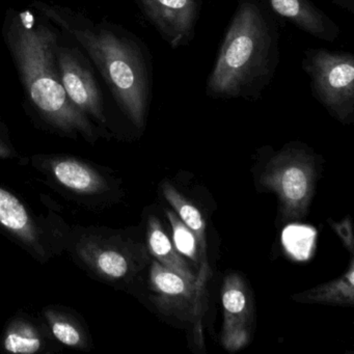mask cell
Listing matches in <instances>:
<instances>
[{"label": "cell", "mask_w": 354, "mask_h": 354, "mask_svg": "<svg viewBox=\"0 0 354 354\" xmlns=\"http://www.w3.org/2000/svg\"><path fill=\"white\" fill-rule=\"evenodd\" d=\"M59 32L35 10L9 9L3 37L24 88L26 107L45 129L62 138L95 145L111 138L72 103L57 59Z\"/></svg>", "instance_id": "obj_1"}, {"label": "cell", "mask_w": 354, "mask_h": 354, "mask_svg": "<svg viewBox=\"0 0 354 354\" xmlns=\"http://www.w3.org/2000/svg\"><path fill=\"white\" fill-rule=\"evenodd\" d=\"M30 7L86 53L134 127L146 125L152 96V66L144 43L126 28L95 21L82 12L43 1Z\"/></svg>", "instance_id": "obj_2"}, {"label": "cell", "mask_w": 354, "mask_h": 354, "mask_svg": "<svg viewBox=\"0 0 354 354\" xmlns=\"http://www.w3.org/2000/svg\"><path fill=\"white\" fill-rule=\"evenodd\" d=\"M279 63V32L262 0H238L207 82L215 99L260 98Z\"/></svg>", "instance_id": "obj_3"}, {"label": "cell", "mask_w": 354, "mask_h": 354, "mask_svg": "<svg viewBox=\"0 0 354 354\" xmlns=\"http://www.w3.org/2000/svg\"><path fill=\"white\" fill-rule=\"evenodd\" d=\"M64 246L91 279L113 287L131 283L148 260L146 248L131 234L98 225H69Z\"/></svg>", "instance_id": "obj_4"}, {"label": "cell", "mask_w": 354, "mask_h": 354, "mask_svg": "<svg viewBox=\"0 0 354 354\" xmlns=\"http://www.w3.org/2000/svg\"><path fill=\"white\" fill-rule=\"evenodd\" d=\"M41 176L43 183L76 205L97 211L117 198L118 182L109 169L71 154H35L19 160Z\"/></svg>", "instance_id": "obj_5"}, {"label": "cell", "mask_w": 354, "mask_h": 354, "mask_svg": "<svg viewBox=\"0 0 354 354\" xmlns=\"http://www.w3.org/2000/svg\"><path fill=\"white\" fill-rule=\"evenodd\" d=\"M69 223L49 210L35 212L13 190L0 184V233L28 252L40 264L65 252V234Z\"/></svg>", "instance_id": "obj_6"}, {"label": "cell", "mask_w": 354, "mask_h": 354, "mask_svg": "<svg viewBox=\"0 0 354 354\" xmlns=\"http://www.w3.org/2000/svg\"><path fill=\"white\" fill-rule=\"evenodd\" d=\"M302 68L310 78L313 96L343 124L354 118V57L325 48L304 51Z\"/></svg>", "instance_id": "obj_7"}, {"label": "cell", "mask_w": 354, "mask_h": 354, "mask_svg": "<svg viewBox=\"0 0 354 354\" xmlns=\"http://www.w3.org/2000/svg\"><path fill=\"white\" fill-rule=\"evenodd\" d=\"M260 181L277 194L283 218H301L314 194V161L304 150L286 149L269 161Z\"/></svg>", "instance_id": "obj_8"}, {"label": "cell", "mask_w": 354, "mask_h": 354, "mask_svg": "<svg viewBox=\"0 0 354 354\" xmlns=\"http://www.w3.org/2000/svg\"><path fill=\"white\" fill-rule=\"evenodd\" d=\"M57 59L62 84L74 105L97 125L107 129L102 90L97 82L94 69L80 46H71L59 35Z\"/></svg>", "instance_id": "obj_9"}, {"label": "cell", "mask_w": 354, "mask_h": 354, "mask_svg": "<svg viewBox=\"0 0 354 354\" xmlns=\"http://www.w3.org/2000/svg\"><path fill=\"white\" fill-rule=\"evenodd\" d=\"M206 273L205 263L198 281H190L155 261L150 269L151 300L165 314L182 321L194 320L200 313Z\"/></svg>", "instance_id": "obj_10"}, {"label": "cell", "mask_w": 354, "mask_h": 354, "mask_svg": "<svg viewBox=\"0 0 354 354\" xmlns=\"http://www.w3.org/2000/svg\"><path fill=\"white\" fill-rule=\"evenodd\" d=\"M136 3L171 48L187 46L194 40L201 0H136Z\"/></svg>", "instance_id": "obj_11"}, {"label": "cell", "mask_w": 354, "mask_h": 354, "mask_svg": "<svg viewBox=\"0 0 354 354\" xmlns=\"http://www.w3.org/2000/svg\"><path fill=\"white\" fill-rule=\"evenodd\" d=\"M223 308V346L230 351L241 349L250 341L252 304L248 288L237 274L225 279L221 289Z\"/></svg>", "instance_id": "obj_12"}, {"label": "cell", "mask_w": 354, "mask_h": 354, "mask_svg": "<svg viewBox=\"0 0 354 354\" xmlns=\"http://www.w3.org/2000/svg\"><path fill=\"white\" fill-rule=\"evenodd\" d=\"M62 349L40 317L36 318L28 313L13 315L0 335V353H55Z\"/></svg>", "instance_id": "obj_13"}, {"label": "cell", "mask_w": 354, "mask_h": 354, "mask_svg": "<svg viewBox=\"0 0 354 354\" xmlns=\"http://www.w3.org/2000/svg\"><path fill=\"white\" fill-rule=\"evenodd\" d=\"M273 13L289 20L310 36L333 43L339 37V26L310 0H262Z\"/></svg>", "instance_id": "obj_14"}, {"label": "cell", "mask_w": 354, "mask_h": 354, "mask_svg": "<svg viewBox=\"0 0 354 354\" xmlns=\"http://www.w3.org/2000/svg\"><path fill=\"white\" fill-rule=\"evenodd\" d=\"M53 339L62 347L77 351L91 352L94 342L86 320L73 308L62 304H49L40 313Z\"/></svg>", "instance_id": "obj_15"}, {"label": "cell", "mask_w": 354, "mask_h": 354, "mask_svg": "<svg viewBox=\"0 0 354 354\" xmlns=\"http://www.w3.org/2000/svg\"><path fill=\"white\" fill-rule=\"evenodd\" d=\"M147 243L150 254L163 267L181 275L190 281H196L198 277L194 274L192 269L186 264L185 260L176 250L171 239L163 231L162 225L157 217L150 216L147 225Z\"/></svg>", "instance_id": "obj_16"}, {"label": "cell", "mask_w": 354, "mask_h": 354, "mask_svg": "<svg viewBox=\"0 0 354 354\" xmlns=\"http://www.w3.org/2000/svg\"><path fill=\"white\" fill-rule=\"evenodd\" d=\"M299 302L351 306L354 302V266L350 263L347 272L339 279L293 296Z\"/></svg>", "instance_id": "obj_17"}, {"label": "cell", "mask_w": 354, "mask_h": 354, "mask_svg": "<svg viewBox=\"0 0 354 354\" xmlns=\"http://www.w3.org/2000/svg\"><path fill=\"white\" fill-rule=\"evenodd\" d=\"M162 192L165 200L173 207L178 217L196 234L201 252L203 256L206 257V223L200 211L169 182L163 184Z\"/></svg>", "instance_id": "obj_18"}, {"label": "cell", "mask_w": 354, "mask_h": 354, "mask_svg": "<svg viewBox=\"0 0 354 354\" xmlns=\"http://www.w3.org/2000/svg\"><path fill=\"white\" fill-rule=\"evenodd\" d=\"M167 216L173 229L174 246L181 256L187 257L194 262L198 263L201 260L206 263V257L201 252L200 243L196 234L178 217L175 212L167 211Z\"/></svg>", "instance_id": "obj_19"}, {"label": "cell", "mask_w": 354, "mask_h": 354, "mask_svg": "<svg viewBox=\"0 0 354 354\" xmlns=\"http://www.w3.org/2000/svg\"><path fill=\"white\" fill-rule=\"evenodd\" d=\"M18 153L10 138L9 130L0 118V159L17 158Z\"/></svg>", "instance_id": "obj_20"}, {"label": "cell", "mask_w": 354, "mask_h": 354, "mask_svg": "<svg viewBox=\"0 0 354 354\" xmlns=\"http://www.w3.org/2000/svg\"><path fill=\"white\" fill-rule=\"evenodd\" d=\"M333 229L337 232V235L341 238L342 241L345 244L346 248L353 254L354 240L352 234V225L350 218L344 219L339 223H333Z\"/></svg>", "instance_id": "obj_21"}]
</instances>
